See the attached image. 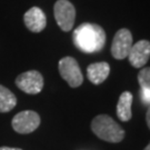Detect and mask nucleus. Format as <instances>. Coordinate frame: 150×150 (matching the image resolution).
<instances>
[{
    "instance_id": "obj_7",
    "label": "nucleus",
    "mask_w": 150,
    "mask_h": 150,
    "mask_svg": "<svg viewBox=\"0 0 150 150\" xmlns=\"http://www.w3.org/2000/svg\"><path fill=\"white\" fill-rule=\"evenodd\" d=\"M132 35L128 29L122 28L116 32L111 43V54L113 58L122 60L128 57L130 49L132 47Z\"/></svg>"
},
{
    "instance_id": "obj_2",
    "label": "nucleus",
    "mask_w": 150,
    "mask_h": 150,
    "mask_svg": "<svg viewBox=\"0 0 150 150\" xmlns=\"http://www.w3.org/2000/svg\"><path fill=\"white\" fill-rule=\"evenodd\" d=\"M91 130L98 138L111 144H118L125 138V130L110 116L99 115L91 121Z\"/></svg>"
},
{
    "instance_id": "obj_14",
    "label": "nucleus",
    "mask_w": 150,
    "mask_h": 150,
    "mask_svg": "<svg viewBox=\"0 0 150 150\" xmlns=\"http://www.w3.org/2000/svg\"><path fill=\"white\" fill-rule=\"evenodd\" d=\"M141 98L145 103L150 105V90L149 89H142L141 88Z\"/></svg>"
},
{
    "instance_id": "obj_8",
    "label": "nucleus",
    "mask_w": 150,
    "mask_h": 150,
    "mask_svg": "<svg viewBox=\"0 0 150 150\" xmlns=\"http://www.w3.org/2000/svg\"><path fill=\"white\" fill-rule=\"evenodd\" d=\"M150 58V41L139 40L132 45L128 54V59L134 68H142Z\"/></svg>"
},
{
    "instance_id": "obj_11",
    "label": "nucleus",
    "mask_w": 150,
    "mask_h": 150,
    "mask_svg": "<svg viewBox=\"0 0 150 150\" xmlns=\"http://www.w3.org/2000/svg\"><path fill=\"white\" fill-rule=\"evenodd\" d=\"M134 96L130 91H123L119 97L117 103V116L121 121H129L132 117L131 105H132Z\"/></svg>"
},
{
    "instance_id": "obj_3",
    "label": "nucleus",
    "mask_w": 150,
    "mask_h": 150,
    "mask_svg": "<svg viewBox=\"0 0 150 150\" xmlns=\"http://www.w3.org/2000/svg\"><path fill=\"white\" fill-rule=\"evenodd\" d=\"M59 72L62 79L68 82L71 88H77L82 85L83 76L77 60L72 57H64L59 61Z\"/></svg>"
},
{
    "instance_id": "obj_16",
    "label": "nucleus",
    "mask_w": 150,
    "mask_h": 150,
    "mask_svg": "<svg viewBox=\"0 0 150 150\" xmlns=\"http://www.w3.org/2000/svg\"><path fill=\"white\" fill-rule=\"evenodd\" d=\"M0 150H22L20 148H11V147H1Z\"/></svg>"
},
{
    "instance_id": "obj_17",
    "label": "nucleus",
    "mask_w": 150,
    "mask_h": 150,
    "mask_svg": "<svg viewBox=\"0 0 150 150\" xmlns=\"http://www.w3.org/2000/svg\"><path fill=\"white\" fill-rule=\"evenodd\" d=\"M144 150H150V142L148 144V145H147V147H146V148Z\"/></svg>"
},
{
    "instance_id": "obj_4",
    "label": "nucleus",
    "mask_w": 150,
    "mask_h": 150,
    "mask_svg": "<svg viewBox=\"0 0 150 150\" xmlns=\"http://www.w3.org/2000/svg\"><path fill=\"white\" fill-rule=\"evenodd\" d=\"M56 21L62 31H70L74 28L76 9L69 0H58L54 6Z\"/></svg>"
},
{
    "instance_id": "obj_12",
    "label": "nucleus",
    "mask_w": 150,
    "mask_h": 150,
    "mask_svg": "<svg viewBox=\"0 0 150 150\" xmlns=\"http://www.w3.org/2000/svg\"><path fill=\"white\" fill-rule=\"evenodd\" d=\"M17 105L16 96L9 89L0 85V112H8Z\"/></svg>"
},
{
    "instance_id": "obj_9",
    "label": "nucleus",
    "mask_w": 150,
    "mask_h": 150,
    "mask_svg": "<svg viewBox=\"0 0 150 150\" xmlns=\"http://www.w3.org/2000/svg\"><path fill=\"white\" fill-rule=\"evenodd\" d=\"M23 21L26 27L32 32H40L46 28L47 18L46 15L40 8L32 7L28 11H26L23 16Z\"/></svg>"
},
{
    "instance_id": "obj_6",
    "label": "nucleus",
    "mask_w": 150,
    "mask_h": 150,
    "mask_svg": "<svg viewBox=\"0 0 150 150\" xmlns=\"http://www.w3.org/2000/svg\"><path fill=\"white\" fill-rule=\"evenodd\" d=\"M16 85L26 93L37 95L43 88V77L39 71L30 70L17 77Z\"/></svg>"
},
{
    "instance_id": "obj_15",
    "label": "nucleus",
    "mask_w": 150,
    "mask_h": 150,
    "mask_svg": "<svg viewBox=\"0 0 150 150\" xmlns=\"http://www.w3.org/2000/svg\"><path fill=\"white\" fill-rule=\"evenodd\" d=\"M146 121H147V125H148V127L150 129V106L148 108V110H147V113H146Z\"/></svg>"
},
{
    "instance_id": "obj_5",
    "label": "nucleus",
    "mask_w": 150,
    "mask_h": 150,
    "mask_svg": "<svg viewBox=\"0 0 150 150\" xmlns=\"http://www.w3.org/2000/svg\"><path fill=\"white\" fill-rule=\"evenodd\" d=\"M11 125H12L13 130L18 134H30L39 127L40 116L36 111H32V110L21 111L13 117Z\"/></svg>"
},
{
    "instance_id": "obj_13",
    "label": "nucleus",
    "mask_w": 150,
    "mask_h": 150,
    "mask_svg": "<svg viewBox=\"0 0 150 150\" xmlns=\"http://www.w3.org/2000/svg\"><path fill=\"white\" fill-rule=\"evenodd\" d=\"M138 81L142 89L150 90V67H144L138 74Z\"/></svg>"
},
{
    "instance_id": "obj_10",
    "label": "nucleus",
    "mask_w": 150,
    "mask_h": 150,
    "mask_svg": "<svg viewBox=\"0 0 150 150\" xmlns=\"http://www.w3.org/2000/svg\"><path fill=\"white\" fill-rule=\"evenodd\" d=\"M109 74H110V66L105 61L91 64L87 68V77L93 85L102 83L108 78Z\"/></svg>"
},
{
    "instance_id": "obj_1",
    "label": "nucleus",
    "mask_w": 150,
    "mask_h": 150,
    "mask_svg": "<svg viewBox=\"0 0 150 150\" xmlns=\"http://www.w3.org/2000/svg\"><path fill=\"white\" fill-rule=\"evenodd\" d=\"M74 43L85 54L101 51L106 43V32L99 25L85 22L75 29L72 35Z\"/></svg>"
}]
</instances>
